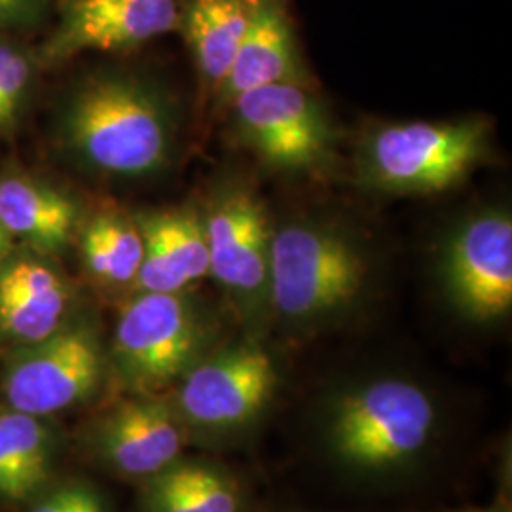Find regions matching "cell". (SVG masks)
<instances>
[{"label": "cell", "mask_w": 512, "mask_h": 512, "mask_svg": "<svg viewBox=\"0 0 512 512\" xmlns=\"http://www.w3.org/2000/svg\"><path fill=\"white\" fill-rule=\"evenodd\" d=\"M59 133L80 164L109 177L143 179L171 162L177 124L156 86L135 74L101 73L69 97Z\"/></svg>", "instance_id": "6da1fadb"}, {"label": "cell", "mask_w": 512, "mask_h": 512, "mask_svg": "<svg viewBox=\"0 0 512 512\" xmlns=\"http://www.w3.org/2000/svg\"><path fill=\"white\" fill-rule=\"evenodd\" d=\"M490 147L484 118L382 126L361 143L359 179L385 194H440L465 181Z\"/></svg>", "instance_id": "7a4b0ae2"}, {"label": "cell", "mask_w": 512, "mask_h": 512, "mask_svg": "<svg viewBox=\"0 0 512 512\" xmlns=\"http://www.w3.org/2000/svg\"><path fill=\"white\" fill-rule=\"evenodd\" d=\"M366 277L363 247L334 224L289 222L272 234L270 302L287 319L311 321L346 310Z\"/></svg>", "instance_id": "3957f363"}, {"label": "cell", "mask_w": 512, "mask_h": 512, "mask_svg": "<svg viewBox=\"0 0 512 512\" xmlns=\"http://www.w3.org/2000/svg\"><path fill=\"white\" fill-rule=\"evenodd\" d=\"M435 425L431 399L416 384L380 380L348 395L330 437L340 458L363 469H384L418 454Z\"/></svg>", "instance_id": "277c9868"}, {"label": "cell", "mask_w": 512, "mask_h": 512, "mask_svg": "<svg viewBox=\"0 0 512 512\" xmlns=\"http://www.w3.org/2000/svg\"><path fill=\"white\" fill-rule=\"evenodd\" d=\"M239 137L275 171H310L329 160L334 128L308 84H268L230 101Z\"/></svg>", "instance_id": "5b68a950"}, {"label": "cell", "mask_w": 512, "mask_h": 512, "mask_svg": "<svg viewBox=\"0 0 512 512\" xmlns=\"http://www.w3.org/2000/svg\"><path fill=\"white\" fill-rule=\"evenodd\" d=\"M205 325L183 293H141L120 313L114 357L137 387H160L186 372L202 351Z\"/></svg>", "instance_id": "8992f818"}, {"label": "cell", "mask_w": 512, "mask_h": 512, "mask_svg": "<svg viewBox=\"0 0 512 512\" xmlns=\"http://www.w3.org/2000/svg\"><path fill=\"white\" fill-rule=\"evenodd\" d=\"M101 368L95 330L90 325H63L8 359L2 389L12 410L35 418L50 416L93 393Z\"/></svg>", "instance_id": "52a82bcc"}, {"label": "cell", "mask_w": 512, "mask_h": 512, "mask_svg": "<svg viewBox=\"0 0 512 512\" xmlns=\"http://www.w3.org/2000/svg\"><path fill=\"white\" fill-rule=\"evenodd\" d=\"M202 213L209 274L247 308L270 300L274 228L255 190L239 181L220 184Z\"/></svg>", "instance_id": "ba28073f"}, {"label": "cell", "mask_w": 512, "mask_h": 512, "mask_svg": "<svg viewBox=\"0 0 512 512\" xmlns=\"http://www.w3.org/2000/svg\"><path fill=\"white\" fill-rule=\"evenodd\" d=\"M440 270L454 306L473 321H494L512 308V219L484 209L458 224L442 247Z\"/></svg>", "instance_id": "9c48e42d"}, {"label": "cell", "mask_w": 512, "mask_h": 512, "mask_svg": "<svg viewBox=\"0 0 512 512\" xmlns=\"http://www.w3.org/2000/svg\"><path fill=\"white\" fill-rule=\"evenodd\" d=\"M186 0H57L38 59L57 65L84 52H128L181 27Z\"/></svg>", "instance_id": "30bf717a"}, {"label": "cell", "mask_w": 512, "mask_h": 512, "mask_svg": "<svg viewBox=\"0 0 512 512\" xmlns=\"http://www.w3.org/2000/svg\"><path fill=\"white\" fill-rule=\"evenodd\" d=\"M277 382L272 357L255 344H241L188 370L179 404L203 427H234L256 416Z\"/></svg>", "instance_id": "8fae6325"}, {"label": "cell", "mask_w": 512, "mask_h": 512, "mask_svg": "<svg viewBox=\"0 0 512 512\" xmlns=\"http://www.w3.org/2000/svg\"><path fill=\"white\" fill-rule=\"evenodd\" d=\"M143 262L137 275L141 293H183L209 275L203 213L196 207L139 213Z\"/></svg>", "instance_id": "7c38bea8"}, {"label": "cell", "mask_w": 512, "mask_h": 512, "mask_svg": "<svg viewBox=\"0 0 512 512\" xmlns=\"http://www.w3.org/2000/svg\"><path fill=\"white\" fill-rule=\"evenodd\" d=\"M71 289L42 255H12L0 266V334L21 346L63 327Z\"/></svg>", "instance_id": "4fadbf2b"}, {"label": "cell", "mask_w": 512, "mask_h": 512, "mask_svg": "<svg viewBox=\"0 0 512 512\" xmlns=\"http://www.w3.org/2000/svg\"><path fill=\"white\" fill-rule=\"evenodd\" d=\"M308 84L283 0H256L247 35L220 88L224 101L268 84Z\"/></svg>", "instance_id": "5bb4252c"}, {"label": "cell", "mask_w": 512, "mask_h": 512, "mask_svg": "<svg viewBox=\"0 0 512 512\" xmlns=\"http://www.w3.org/2000/svg\"><path fill=\"white\" fill-rule=\"evenodd\" d=\"M99 446L124 475H158L179 456L181 431L167 404L135 401L122 404L105 420Z\"/></svg>", "instance_id": "9a60e30c"}, {"label": "cell", "mask_w": 512, "mask_h": 512, "mask_svg": "<svg viewBox=\"0 0 512 512\" xmlns=\"http://www.w3.org/2000/svg\"><path fill=\"white\" fill-rule=\"evenodd\" d=\"M0 220L14 241L37 255H55L73 241L80 207L52 184L14 173L0 179Z\"/></svg>", "instance_id": "2e32d148"}, {"label": "cell", "mask_w": 512, "mask_h": 512, "mask_svg": "<svg viewBox=\"0 0 512 512\" xmlns=\"http://www.w3.org/2000/svg\"><path fill=\"white\" fill-rule=\"evenodd\" d=\"M256 0H186L183 29L196 69L217 93L251 25Z\"/></svg>", "instance_id": "e0dca14e"}, {"label": "cell", "mask_w": 512, "mask_h": 512, "mask_svg": "<svg viewBox=\"0 0 512 512\" xmlns=\"http://www.w3.org/2000/svg\"><path fill=\"white\" fill-rule=\"evenodd\" d=\"M143 236L135 217L101 211L82 226L80 253L90 274L107 285L137 281L143 262Z\"/></svg>", "instance_id": "ac0fdd59"}, {"label": "cell", "mask_w": 512, "mask_h": 512, "mask_svg": "<svg viewBox=\"0 0 512 512\" xmlns=\"http://www.w3.org/2000/svg\"><path fill=\"white\" fill-rule=\"evenodd\" d=\"M50 475V437L35 416L0 414V497L21 501Z\"/></svg>", "instance_id": "d6986e66"}, {"label": "cell", "mask_w": 512, "mask_h": 512, "mask_svg": "<svg viewBox=\"0 0 512 512\" xmlns=\"http://www.w3.org/2000/svg\"><path fill=\"white\" fill-rule=\"evenodd\" d=\"M148 488V512H238L232 484L203 465H169Z\"/></svg>", "instance_id": "ffe728a7"}, {"label": "cell", "mask_w": 512, "mask_h": 512, "mask_svg": "<svg viewBox=\"0 0 512 512\" xmlns=\"http://www.w3.org/2000/svg\"><path fill=\"white\" fill-rule=\"evenodd\" d=\"M33 76V57L16 44L0 40V135L16 128Z\"/></svg>", "instance_id": "44dd1931"}, {"label": "cell", "mask_w": 512, "mask_h": 512, "mask_svg": "<svg viewBox=\"0 0 512 512\" xmlns=\"http://www.w3.org/2000/svg\"><path fill=\"white\" fill-rule=\"evenodd\" d=\"M31 512H105V507L93 490L73 484L46 495Z\"/></svg>", "instance_id": "7402d4cb"}, {"label": "cell", "mask_w": 512, "mask_h": 512, "mask_svg": "<svg viewBox=\"0 0 512 512\" xmlns=\"http://www.w3.org/2000/svg\"><path fill=\"white\" fill-rule=\"evenodd\" d=\"M50 0H0V31H29L48 18Z\"/></svg>", "instance_id": "603a6c76"}, {"label": "cell", "mask_w": 512, "mask_h": 512, "mask_svg": "<svg viewBox=\"0 0 512 512\" xmlns=\"http://www.w3.org/2000/svg\"><path fill=\"white\" fill-rule=\"evenodd\" d=\"M14 255V238L6 230V226L0 220V266Z\"/></svg>", "instance_id": "cb8c5ba5"}, {"label": "cell", "mask_w": 512, "mask_h": 512, "mask_svg": "<svg viewBox=\"0 0 512 512\" xmlns=\"http://www.w3.org/2000/svg\"><path fill=\"white\" fill-rule=\"evenodd\" d=\"M469 512H503V511H469Z\"/></svg>", "instance_id": "d4e9b609"}]
</instances>
